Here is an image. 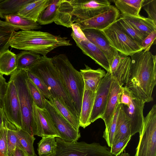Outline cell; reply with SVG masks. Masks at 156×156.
<instances>
[{
    "mask_svg": "<svg viewBox=\"0 0 156 156\" xmlns=\"http://www.w3.org/2000/svg\"><path fill=\"white\" fill-rule=\"evenodd\" d=\"M130 56V71L125 86L145 103L152 101V94L156 84V56L143 50Z\"/></svg>",
    "mask_w": 156,
    "mask_h": 156,
    "instance_id": "1",
    "label": "cell"
},
{
    "mask_svg": "<svg viewBox=\"0 0 156 156\" xmlns=\"http://www.w3.org/2000/svg\"><path fill=\"white\" fill-rule=\"evenodd\" d=\"M9 44L12 48L29 51L43 56L57 48L72 45L67 37L34 30L14 31Z\"/></svg>",
    "mask_w": 156,
    "mask_h": 156,
    "instance_id": "2",
    "label": "cell"
},
{
    "mask_svg": "<svg viewBox=\"0 0 156 156\" xmlns=\"http://www.w3.org/2000/svg\"><path fill=\"white\" fill-rule=\"evenodd\" d=\"M111 5L109 0H60L56 21L60 25L71 28L74 22L93 17Z\"/></svg>",
    "mask_w": 156,
    "mask_h": 156,
    "instance_id": "3",
    "label": "cell"
},
{
    "mask_svg": "<svg viewBox=\"0 0 156 156\" xmlns=\"http://www.w3.org/2000/svg\"><path fill=\"white\" fill-rule=\"evenodd\" d=\"M28 71L39 78L49 88L51 96L58 98L79 121V118L51 58L42 56Z\"/></svg>",
    "mask_w": 156,
    "mask_h": 156,
    "instance_id": "4",
    "label": "cell"
},
{
    "mask_svg": "<svg viewBox=\"0 0 156 156\" xmlns=\"http://www.w3.org/2000/svg\"><path fill=\"white\" fill-rule=\"evenodd\" d=\"M80 117L84 89L80 72L73 66L66 55L60 54L51 58Z\"/></svg>",
    "mask_w": 156,
    "mask_h": 156,
    "instance_id": "5",
    "label": "cell"
},
{
    "mask_svg": "<svg viewBox=\"0 0 156 156\" xmlns=\"http://www.w3.org/2000/svg\"><path fill=\"white\" fill-rule=\"evenodd\" d=\"M27 70L16 69L10 75L14 82L20 102L22 119V129L34 136L37 132L33 117V99L27 82Z\"/></svg>",
    "mask_w": 156,
    "mask_h": 156,
    "instance_id": "6",
    "label": "cell"
},
{
    "mask_svg": "<svg viewBox=\"0 0 156 156\" xmlns=\"http://www.w3.org/2000/svg\"><path fill=\"white\" fill-rule=\"evenodd\" d=\"M57 144L55 152L48 156H115L106 145L85 142L68 143L55 137Z\"/></svg>",
    "mask_w": 156,
    "mask_h": 156,
    "instance_id": "7",
    "label": "cell"
},
{
    "mask_svg": "<svg viewBox=\"0 0 156 156\" xmlns=\"http://www.w3.org/2000/svg\"><path fill=\"white\" fill-rule=\"evenodd\" d=\"M135 156H156V105L144 117Z\"/></svg>",
    "mask_w": 156,
    "mask_h": 156,
    "instance_id": "8",
    "label": "cell"
},
{
    "mask_svg": "<svg viewBox=\"0 0 156 156\" xmlns=\"http://www.w3.org/2000/svg\"><path fill=\"white\" fill-rule=\"evenodd\" d=\"M101 31L110 45L124 55L130 56L143 50L141 45L124 32L115 22Z\"/></svg>",
    "mask_w": 156,
    "mask_h": 156,
    "instance_id": "9",
    "label": "cell"
},
{
    "mask_svg": "<svg viewBox=\"0 0 156 156\" xmlns=\"http://www.w3.org/2000/svg\"><path fill=\"white\" fill-rule=\"evenodd\" d=\"M44 107L50 115L60 139L68 143L77 142L80 137V130H76L62 115L54 105L46 98Z\"/></svg>",
    "mask_w": 156,
    "mask_h": 156,
    "instance_id": "10",
    "label": "cell"
},
{
    "mask_svg": "<svg viewBox=\"0 0 156 156\" xmlns=\"http://www.w3.org/2000/svg\"><path fill=\"white\" fill-rule=\"evenodd\" d=\"M3 112L8 120L22 129V119L18 95L13 80L10 78L4 96Z\"/></svg>",
    "mask_w": 156,
    "mask_h": 156,
    "instance_id": "11",
    "label": "cell"
},
{
    "mask_svg": "<svg viewBox=\"0 0 156 156\" xmlns=\"http://www.w3.org/2000/svg\"><path fill=\"white\" fill-rule=\"evenodd\" d=\"M112 78L111 73L109 72H107L97 89L90 116L91 123L99 119H101L104 113Z\"/></svg>",
    "mask_w": 156,
    "mask_h": 156,
    "instance_id": "12",
    "label": "cell"
},
{
    "mask_svg": "<svg viewBox=\"0 0 156 156\" xmlns=\"http://www.w3.org/2000/svg\"><path fill=\"white\" fill-rule=\"evenodd\" d=\"M119 11L111 5L106 10L94 17L77 23L82 30L94 29L103 30L115 22L119 17Z\"/></svg>",
    "mask_w": 156,
    "mask_h": 156,
    "instance_id": "13",
    "label": "cell"
},
{
    "mask_svg": "<svg viewBox=\"0 0 156 156\" xmlns=\"http://www.w3.org/2000/svg\"><path fill=\"white\" fill-rule=\"evenodd\" d=\"M33 117L37 136L42 137L51 136L60 138L48 112L45 108H39L34 103Z\"/></svg>",
    "mask_w": 156,
    "mask_h": 156,
    "instance_id": "14",
    "label": "cell"
},
{
    "mask_svg": "<svg viewBox=\"0 0 156 156\" xmlns=\"http://www.w3.org/2000/svg\"><path fill=\"white\" fill-rule=\"evenodd\" d=\"M145 102L136 97L129 107L122 105L124 112L130 119L131 135L140 134L143 126L144 117L143 111Z\"/></svg>",
    "mask_w": 156,
    "mask_h": 156,
    "instance_id": "15",
    "label": "cell"
},
{
    "mask_svg": "<svg viewBox=\"0 0 156 156\" xmlns=\"http://www.w3.org/2000/svg\"><path fill=\"white\" fill-rule=\"evenodd\" d=\"M82 30L87 39L104 53L108 60L110 67L116 50L110 45L106 37L101 30L94 29H87Z\"/></svg>",
    "mask_w": 156,
    "mask_h": 156,
    "instance_id": "16",
    "label": "cell"
},
{
    "mask_svg": "<svg viewBox=\"0 0 156 156\" xmlns=\"http://www.w3.org/2000/svg\"><path fill=\"white\" fill-rule=\"evenodd\" d=\"M122 87L112 77L106 108L101 118L104 120L105 125L106 127L104 132L107 131L110 127L118 104V99Z\"/></svg>",
    "mask_w": 156,
    "mask_h": 156,
    "instance_id": "17",
    "label": "cell"
},
{
    "mask_svg": "<svg viewBox=\"0 0 156 156\" xmlns=\"http://www.w3.org/2000/svg\"><path fill=\"white\" fill-rule=\"evenodd\" d=\"M75 42L84 54L90 57L107 72H110L108 60L105 54L99 48L87 39Z\"/></svg>",
    "mask_w": 156,
    "mask_h": 156,
    "instance_id": "18",
    "label": "cell"
},
{
    "mask_svg": "<svg viewBox=\"0 0 156 156\" xmlns=\"http://www.w3.org/2000/svg\"><path fill=\"white\" fill-rule=\"evenodd\" d=\"M85 65V68L80 69V72L83 80L84 89L95 92L106 73L101 68L94 69L86 65Z\"/></svg>",
    "mask_w": 156,
    "mask_h": 156,
    "instance_id": "19",
    "label": "cell"
},
{
    "mask_svg": "<svg viewBox=\"0 0 156 156\" xmlns=\"http://www.w3.org/2000/svg\"><path fill=\"white\" fill-rule=\"evenodd\" d=\"M96 92L84 89L81 110L79 119L80 126L85 128L91 123L90 116L93 109Z\"/></svg>",
    "mask_w": 156,
    "mask_h": 156,
    "instance_id": "20",
    "label": "cell"
},
{
    "mask_svg": "<svg viewBox=\"0 0 156 156\" xmlns=\"http://www.w3.org/2000/svg\"><path fill=\"white\" fill-rule=\"evenodd\" d=\"M50 0H33L24 6L18 14L37 22L41 12L49 5Z\"/></svg>",
    "mask_w": 156,
    "mask_h": 156,
    "instance_id": "21",
    "label": "cell"
},
{
    "mask_svg": "<svg viewBox=\"0 0 156 156\" xmlns=\"http://www.w3.org/2000/svg\"><path fill=\"white\" fill-rule=\"evenodd\" d=\"M120 16L126 20L136 30L146 36L153 31L156 30V23L148 18L140 15L130 16L121 14Z\"/></svg>",
    "mask_w": 156,
    "mask_h": 156,
    "instance_id": "22",
    "label": "cell"
},
{
    "mask_svg": "<svg viewBox=\"0 0 156 156\" xmlns=\"http://www.w3.org/2000/svg\"><path fill=\"white\" fill-rule=\"evenodd\" d=\"M120 105L113 142L127 137L132 136L130 133V119L124 110L122 104Z\"/></svg>",
    "mask_w": 156,
    "mask_h": 156,
    "instance_id": "23",
    "label": "cell"
},
{
    "mask_svg": "<svg viewBox=\"0 0 156 156\" xmlns=\"http://www.w3.org/2000/svg\"><path fill=\"white\" fill-rule=\"evenodd\" d=\"M121 14L130 16H140L143 0H112ZM119 11V12H120Z\"/></svg>",
    "mask_w": 156,
    "mask_h": 156,
    "instance_id": "24",
    "label": "cell"
},
{
    "mask_svg": "<svg viewBox=\"0 0 156 156\" xmlns=\"http://www.w3.org/2000/svg\"><path fill=\"white\" fill-rule=\"evenodd\" d=\"M5 22L23 31L40 29L41 27L37 22L24 18L17 14L5 16Z\"/></svg>",
    "mask_w": 156,
    "mask_h": 156,
    "instance_id": "25",
    "label": "cell"
},
{
    "mask_svg": "<svg viewBox=\"0 0 156 156\" xmlns=\"http://www.w3.org/2000/svg\"><path fill=\"white\" fill-rule=\"evenodd\" d=\"M17 69L16 55L9 49L0 55V73L10 75Z\"/></svg>",
    "mask_w": 156,
    "mask_h": 156,
    "instance_id": "26",
    "label": "cell"
},
{
    "mask_svg": "<svg viewBox=\"0 0 156 156\" xmlns=\"http://www.w3.org/2000/svg\"><path fill=\"white\" fill-rule=\"evenodd\" d=\"M33 0H2L0 2V18L5 19V16L17 14L27 4Z\"/></svg>",
    "mask_w": 156,
    "mask_h": 156,
    "instance_id": "27",
    "label": "cell"
},
{
    "mask_svg": "<svg viewBox=\"0 0 156 156\" xmlns=\"http://www.w3.org/2000/svg\"><path fill=\"white\" fill-rule=\"evenodd\" d=\"M131 60L130 56L122 55L119 65L115 72L112 75L119 85L126 84L129 75Z\"/></svg>",
    "mask_w": 156,
    "mask_h": 156,
    "instance_id": "28",
    "label": "cell"
},
{
    "mask_svg": "<svg viewBox=\"0 0 156 156\" xmlns=\"http://www.w3.org/2000/svg\"><path fill=\"white\" fill-rule=\"evenodd\" d=\"M40 55L24 50L16 55L17 69L28 70L35 64L41 57Z\"/></svg>",
    "mask_w": 156,
    "mask_h": 156,
    "instance_id": "29",
    "label": "cell"
},
{
    "mask_svg": "<svg viewBox=\"0 0 156 156\" xmlns=\"http://www.w3.org/2000/svg\"><path fill=\"white\" fill-rule=\"evenodd\" d=\"M59 0H50L48 5L40 14L37 22L46 25L54 22L57 17Z\"/></svg>",
    "mask_w": 156,
    "mask_h": 156,
    "instance_id": "30",
    "label": "cell"
},
{
    "mask_svg": "<svg viewBox=\"0 0 156 156\" xmlns=\"http://www.w3.org/2000/svg\"><path fill=\"white\" fill-rule=\"evenodd\" d=\"M6 121L7 127V155L12 156L16 148H23L16 134V130L18 128L10 122L6 117Z\"/></svg>",
    "mask_w": 156,
    "mask_h": 156,
    "instance_id": "31",
    "label": "cell"
},
{
    "mask_svg": "<svg viewBox=\"0 0 156 156\" xmlns=\"http://www.w3.org/2000/svg\"><path fill=\"white\" fill-rule=\"evenodd\" d=\"M16 134L22 148L26 152L28 156H36L33 144L35 138L25 130L17 128Z\"/></svg>",
    "mask_w": 156,
    "mask_h": 156,
    "instance_id": "32",
    "label": "cell"
},
{
    "mask_svg": "<svg viewBox=\"0 0 156 156\" xmlns=\"http://www.w3.org/2000/svg\"><path fill=\"white\" fill-rule=\"evenodd\" d=\"M115 22L124 32L140 45L147 37L137 31L122 17L120 16Z\"/></svg>",
    "mask_w": 156,
    "mask_h": 156,
    "instance_id": "33",
    "label": "cell"
},
{
    "mask_svg": "<svg viewBox=\"0 0 156 156\" xmlns=\"http://www.w3.org/2000/svg\"><path fill=\"white\" fill-rule=\"evenodd\" d=\"M37 150L39 156H48L54 153L56 150L57 144L55 137H43L37 144Z\"/></svg>",
    "mask_w": 156,
    "mask_h": 156,
    "instance_id": "34",
    "label": "cell"
},
{
    "mask_svg": "<svg viewBox=\"0 0 156 156\" xmlns=\"http://www.w3.org/2000/svg\"><path fill=\"white\" fill-rule=\"evenodd\" d=\"M48 100L54 105L62 115L76 130H79L80 126L79 121L58 98L51 96Z\"/></svg>",
    "mask_w": 156,
    "mask_h": 156,
    "instance_id": "35",
    "label": "cell"
},
{
    "mask_svg": "<svg viewBox=\"0 0 156 156\" xmlns=\"http://www.w3.org/2000/svg\"><path fill=\"white\" fill-rule=\"evenodd\" d=\"M15 30H17L14 27L0 26V55L8 49L10 39Z\"/></svg>",
    "mask_w": 156,
    "mask_h": 156,
    "instance_id": "36",
    "label": "cell"
},
{
    "mask_svg": "<svg viewBox=\"0 0 156 156\" xmlns=\"http://www.w3.org/2000/svg\"><path fill=\"white\" fill-rule=\"evenodd\" d=\"M27 82L34 103L39 108H44V100L45 98L44 96L28 77Z\"/></svg>",
    "mask_w": 156,
    "mask_h": 156,
    "instance_id": "37",
    "label": "cell"
},
{
    "mask_svg": "<svg viewBox=\"0 0 156 156\" xmlns=\"http://www.w3.org/2000/svg\"><path fill=\"white\" fill-rule=\"evenodd\" d=\"M120 107V104H118L109 129L107 131H104L103 132V137L106 140L108 147H111L113 142L117 121Z\"/></svg>",
    "mask_w": 156,
    "mask_h": 156,
    "instance_id": "38",
    "label": "cell"
},
{
    "mask_svg": "<svg viewBox=\"0 0 156 156\" xmlns=\"http://www.w3.org/2000/svg\"><path fill=\"white\" fill-rule=\"evenodd\" d=\"M6 117L3 112L2 121L0 126V156H8Z\"/></svg>",
    "mask_w": 156,
    "mask_h": 156,
    "instance_id": "39",
    "label": "cell"
},
{
    "mask_svg": "<svg viewBox=\"0 0 156 156\" xmlns=\"http://www.w3.org/2000/svg\"><path fill=\"white\" fill-rule=\"evenodd\" d=\"M27 72L28 78L40 90L45 98L48 100L51 97V94L48 87L44 82L35 75L28 71H27Z\"/></svg>",
    "mask_w": 156,
    "mask_h": 156,
    "instance_id": "40",
    "label": "cell"
},
{
    "mask_svg": "<svg viewBox=\"0 0 156 156\" xmlns=\"http://www.w3.org/2000/svg\"><path fill=\"white\" fill-rule=\"evenodd\" d=\"M136 97L126 86H122L119 93L118 103L129 107Z\"/></svg>",
    "mask_w": 156,
    "mask_h": 156,
    "instance_id": "41",
    "label": "cell"
},
{
    "mask_svg": "<svg viewBox=\"0 0 156 156\" xmlns=\"http://www.w3.org/2000/svg\"><path fill=\"white\" fill-rule=\"evenodd\" d=\"M131 137L129 136L113 142L110 147L111 153L115 156H118L123 152Z\"/></svg>",
    "mask_w": 156,
    "mask_h": 156,
    "instance_id": "42",
    "label": "cell"
},
{
    "mask_svg": "<svg viewBox=\"0 0 156 156\" xmlns=\"http://www.w3.org/2000/svg\"><path fill=\"white\" fill-rule=\"evenodd\" d=\"M142 7L147 12L148 18L156 23V0H143Z\"/></svg>",
    "mask_w": 156,
    "mask_h": 156,
    "instance_id": "43",
    "label": "cell"
},
{
    "mask_svg": "<svg viewBox=\"0 0 156 156\" xmlns=\"http://www.w3.org/2000/svg\"><path fill=\"white\" fill-rule=\"evenodd\" d=\"M72 31L71 36L75 41L86 40V37L82 30L76 23L72 24L71 27Z\"/></svg>",
    "mask_w": 156,
    "mask_h": 156,
    "instance_id": "44",
    "label": "cell"
},
{
    "mask_svg": "<svg viewBox=\"0 0 156 156\" xmlns=\"http://www.w3.org/2000/svg\"><path fill=\"white\" fill-rule=\"evenodd\" d=\"M156 38V30H154L149 34L143 40L141 46L143 48V51H149L154 42L155 44Z\"/></svg>",
    "mask_w": 156,
    "mask_h": 156,
    "instance_id": "45",
    "label": "cell"
},
{
    "mask_svg": "<svg viewBox=\"0 0 156 156\" xmlns=\"http://www.w3.org/2000/svg\"><path fill=\"white\" fill-rule=\"evenodd\" d=\"M7 86V83L3 75L0 73V108L2 109L4 95Z\"/></svg>",
    "mask_w": 156,
    "mask_h": 156,
    "instance_id": "46",
    "label": "cell"
},
{
    "mask_svg": "<svg viewBox=\"0 0 156 156\" xmlns=\"http://www.w3.org/2000/svg\"><path fill=\"white\" fill-rule=\"evenodd\" d=\"M122 55L117 51H116L115 55L112 62L110 66V72L111 75H112L117 69Z\"/></svg>",
    "mask_w": 156,
    "mask_h": 156,
    "instance_id": "47",
    "label": "cell"
},
{
    "mask_svg": "<svg viewBox=\"0 0 156 156\" xmlns=\"http://www.w3.org/2000/svg\"><path fill=\"white\" fill-rule=\"evenodd\" d=\"M13 156H28L26 152L21 148H17L13 154Z\"/></svg>",
    "mask_w": 156,
    "mask_h": 156,
    "instance_id": "48",
    "label": "cell"
},
{
    "mask_svg": "<svg viewBox=\"0 0 156 156\" xmlns=\"http://www.w3.org/2000/svg\"><path fill=\"white\" fill-rule=\"evenodd\" d=\"M0 26L12 27L15 28L17 30H19V29L17 27L12 26L5 21H2L1 20H0Z\"/></svg>",
    "mask_w": 156,
    "mask_h": 156,
    "instance_id": "49",
    "label": "cell"
},
{
    "mask_svg": "<svg viewBox=\"0 0 156 156\" xmlns=\"http://www.w3.org/2000/svg\"><path fill=\"white\" fill-rule=\"evenodd\" d=\"M3 111L2 109L0 108V126L2 121Z\"/></svg>",
    "mask_w": 156,
    "mask_h": 156,
    "instance_id": "50",
    "label": "cell"
},
{
    "mask_svg": "<svg viewBox=\"0 0 156 156\" xmlns=\"http://www.w3.org/2000/svg\"><path fill=\"white\" fill-rule=\"evenodd\" d=\"M2 0H0V2H1Z\"/></svg>",
    "mask_w": 156,
    "mask_h": 156,
    "instance_id": "51",
    "label": "cell"
},
{
    "mask_svg": "<svg viewBox=\"0 0 156 156\" xmlns=\"http://www.w3.org/2000/svg\"><path fill=\"white\" fill-rule=\"evenodd\" d=\"M12 156H13V155H12Z\"/></svg>",
    "mask_w": 156,
    "mask_h": 156,
    "instance_id": "52",
    "label": "cell"
}]
</instances>
